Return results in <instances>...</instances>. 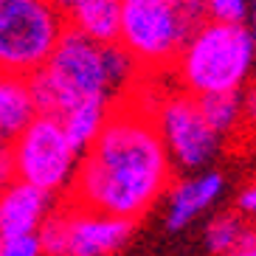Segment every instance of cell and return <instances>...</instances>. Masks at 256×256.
<instances>
[{
    "label": "cell",
    "mask_w": 256,
    "mask_h": 256,
    "mask_svg": "<svg viewBox=\"0 0 256 256\" xmlns=\"http://www.w3.org/2000/svg\"><path fill=\"white\" fill-rule=\"evenodd\" d=\"M113 98H90V102H82V104L70 107V110H65V113L60 116V127L62 132H65V138H68L70 150L82 158L84 150L90 146L93 141H96V136L102 132V127H104L107 116H110V110H113Z\"/></svg>",
    "instance_id": "13"
},
{
    "label": "cell",
    "mask_w": 256,
    "mask_h": 256,
    "mask_svg": "<svg viewBox=\"0 0 256 256\" xmlns=\"http://www.w3.org/2000/svg\"><path fill=\"white\" fill-rule=\"evenodd\" d=\"M256 40L250 26H222L206 20L174 60V70L188 96L245 90L254 70Z\"/></svg>",
    "instance_id": "2"
},
{
    "label": "cell",
    "mask_w": 256,
    "mask_h": 256,
    "mask_svg": "<svg viewBox=\"0 0 256 256\" xmlns=\"http://www.w3.org/2000/svg\"><path fill=\"white\" fill-rule=\"evenodd\" d=\"M152 124L158 130L172 172H206V166L222 152L226 144L206 127L203 116L197 110V98L188 93L166 96L158 104V113L152 116Z\"/></svg>",
    "instance_id": "8"
},
{
    "label": "cell",
    "mask_w": 256,
    "mask_h": 256,
    "mask_svg": "<svg viewBox=\"0 0 256 256\" xmlns=\"http://www.w3.org/2000/svg\"><path fill=\"white\" fill-rule=\"evenodd\" d=\"M222 194H226V174L220 169H206L172 183L166 192V228L180 231L192 226Z\"/></svg>",
    "instance_id": "10"
},
{
    "label": "cell",
    "mask_w": 256,
    "mask_h": 256,
    "mask_svg": "<svg viewBox=\"0 0 256 256\" xmlns=\"http://www.w3.org/2000/svg\"><path fill=\"white\" fill-rule=\"evenodd\" d=\"M56 197L46 194L28 183L12 180L0 192V240L37 236L40 226L56 208Z\"/></svg>",
    "instance_id": "9"
},
{
    "label": "cell",
    "mask_w": 256,
    "mask_h": 256,
    "mask_svg": "<svg viewBox=\"0 0 256 256\" xmlns=\"http://www.w3.org/2000/svg\"><path fill=\"white\" fill-rule=\"evenodd\" d=\"M197 110L203 116L206 127L226 141L231 138L242 124L245 110H250V98L245 102V90H234V93H214V96H200L197 98Z\"/></svg>",
    "instance_id": "14"
},
{
    "label": "cell",
    "mask_w": 256,
    "mask_h": 256,
    "mask_svg": "<svg viewBox=\"0 0 256 256\" xmlns=\"http://www.w3.org/2000/svg\"><path fill=\"white\" fill-rule=\"evenodd\" d=\"M60 8L65 28L90 40L93 46L118 42L121 0H74V3H60Z\"/></svg>",
    "instance_id": "11"
},
{
    "label": "cell",
    "mask_w": 256,
    "mask_h": 256,
    "mask_svg": "<svg viewBox=\"0 0 256 256\" xmlns=\"http://www.w3.org/2000/svg\"><path fill=\"white\" fill-rule=\"evenodd\" d=\"M37 116L28 93V82L23 76L0 74V144L12 146L20 132Z\"/></svg>",
    "instance_id": "12"
},
{
    "label": "cell",
    "mask_w": 256,
    "mask_h": 256,
    "mask_svg": "<svg viewBox=\"0 0 256 256\" xmlns=\"http://www.w3.org/2000/svg\"><path fill=\"white\" fill-rule=\"evenodd\" d=\"M206 248L214 256H222L236 248H256L254 245V226L250 220L240 217L236 211H220L206 226Z\"/></svg>",
    "instance_id": "15"
},
{
    "label": "cell",
    "mask_w": 256,
    "mask_h": 256,
    "mask_svg": "<svg viewBox=\"0 0 256 256\" xmlns=\"http://www.w3.org/2000/svg\"><path fill=\"white\" fill-rule=\"evenodd\" d=\"M206 20L222 26H250L254 3L248 0H206Z\"/></svg>",
    "instance_id": "17"
},
{
    "label": "cell",
    "mask_w": 256,
    "mask_h": 256,
    "mask_svg": "<svg viewBox=\"0 0 256 256\" xmlns=\"http://www.w3.org/2000/svg\"><path fill=\"white\" fill-rule=\"evenodd\" d=\"M0 256H42L37 236H20V240H3Z\"/></svg>",
    "instance_id": "18"
},
{
    "label": "cell",
    "mask_w": 256,
    "mask_h": 256,
    "mask_svg": "<svg viewBox=\"0 0 256 256\" xmlns=\"http://www.w3.org/2000/svg\"><path fill=\"white\" fill-rule=\"evenodd\" d=\"M26 82L37 116H51V118H60L65 110L90 98L118 102L102 65V46H93L90 40L79 37L70 28L62 31L48 62Z\"/></svg>",
    "instance_id": "3"
},
{
    "label": "cell",
    "mask_w": 256,
    "mask_h": 256,
    "mask_svg": "<svg viewBox=\"0 0 256 256\" xmlns=\"http://www.w3.org/2000/svg\"><path fill=\"white\" fill-rule=\"evenodd\" d=\"M172 178L152 113L116 102L102 132L79 158L65 200L136 222L169 192Z\"/></svg>",
    "instance_id": "1"
},
{
    "label": "cell",
    "mask_w": 256,
    "mask_h": 256,
    "mask_svg": "<svg viewBox=\"0 0 256 256\" xmlns=\"http://www.w3.org/2000/svg\"><path fill=\"white\" fill-rule=\"evenodd\" d=\"M102 65H104V74H107V82L113 88V93H124L127 88L138 82L141 76V65L132 60V54L127 51L124 46L118 42H110V46H102Z\"/></svg>",
    "instance_id": "16"
},
{
    "label": "cell",
    "mask_w": 256,
    "mask_h": 256,
    "mask_svg": "<svg viewBox=\"0 0 256 256\" xmlns=\"http://www.w3.org/2000/svg\"><path fill=\"white\" fill-rule=\"evenodd\" d=\"M65 20L60 3L0 0V74L28 79L48 62Z\"/></svg>",
    "instance_id": "5"
},
{
    "label": "cell",
    "mask_w": 256,
    "mask_h": 256,
    "mask_svg": "<svg viewBox=\"0 0 256 256\" xmlns=\"http://www.w3.org/2000/svg\"><path fill=\"white\" fill-rule=\"evenodd\" d=\"M222 256H256V248H236V250H228Z\"/></svg>",
    "instance_id": "21"
},
{
    "label": "cell",
    "mask_w": 256,
    "mask_h": 256,
    "mask_svg": "<svg viewBox=\"0 0 256 256\" xmlns=\"http://www.w3.org/2000/svg\"><path fill=\"white\" fill-rule=\"evenodd\" d=\"M8 150H12V164H14V180L28 183L54 197L68 194L76 166H79V155L70 150L56 118L34 116Z\"/></svg>",
    "instance_id": "7"
},
{
    "label": "cell",
    "mask_w": 256,
    "mask_h": 256,
    "mask_svg": "<svg viewBox=\"0 0 256 256\" xmlns=\"http://www.w3.org/2000/svg\"><path fill=\"white\" fill-rule=\"evenodd\" d=\"M234 211L245 220L254 217V211H256V188L254 186H245L236 192V197H234Z\"/></svg>",
    "instance_id": "19"
},
{
    "label": "cell",
    "mask_w": 256,
    "mask_h": 256,
    "mask_svg": "<svg viewBox=\"0 0 256 256\" xmlns=\"http://www.w3.org/2000/svg\"><path fill=\"white\" fill-rule=\"evenodd\" d=\"M0 242H3V240H0Z\"/></svg>",
    "instance_id": "22"
},
{
    "label": "cell",
    "mask_w": 256,
    "mask_h": 256,
    "mask_svg": "<svg viewBox=\"0 0 256 256\" xmlns=\"http://www.w3.org/2000/svg\"><path fill=\"white\" fill-rule=\"evenodd\" d=\"M206 23L203 0H121L118 46L144 68L178 60V54Z\"/></svg>",
    "instance_id": "4"
},
{
    "label": "cell",
    "mask_w": 256,
    "mask_h": 256,
    "mask_svg": "<svg viewBox=\"0 0 256 256\" xmlns=\"http://www.w3.org/2000/svg\"><path fill=\"white\" fill-rule=\"evenodd\" d=\"M14 180V164H12V150L0 144V192Z\"/></svg>",
    "instance_id": "20"
},
{
    "label": "cell",
    "mask_w": 256,
    "mask_h": 256,
    "mask_svg": "<svg viewBox=\"0 0 256 256\" xmlns=\"http://www.w3.org/2000/svg\"><path fill=\"white\" fill-rule=\"evenodd\" d=\"M136 222L62 200L40 226L42 256H113L130 242Z\"/></svg>",
    "instance_id": "6"
}]
</instances>
